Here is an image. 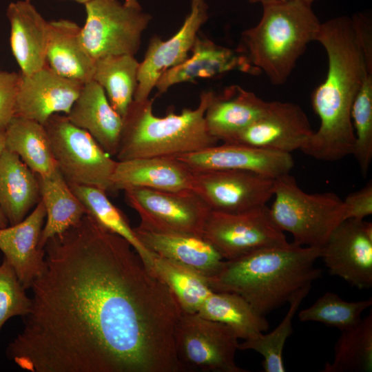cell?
I'll return each mask as SVG.
<instances>
[{
    "label": "cell",
    "instance_id": "obj_36",
    "mask_svg": "<svg viewBox=\"0 0 372 372\" xmlns=\"http://www.w3.org/2000/svg\"><path fill=\"white\" fill-rule=\"evenodd\" d=\"M351 118L355 134V156L364 176L372 160V68H369L354 99Z\"/></svg>",
    "mask_w": 372,
    "mask_h": 372
},
{
    "label": "cell",
    "instance_id": "obj_28",
    "mask_svg": "<svg viewBox=\"0 0 372 372\" xmlns=\"http://www.w3.org/2000/svg\"><path fill=\"white\" fill-rule=\"evenodd\" d=\"M6 149L37 175L50 176L58 170L45 126L35 121L14 116L6 128Z\"/></svg>",
    "mask_w": 372,
    "mask_h": 372
},
{
    "label": "cell",
    "instance_id": "obj_10",
    "mask_svg": "<svg viewBox=\"0 0 372 372\" xmlns=\"http://www.w3.org/2000/svg\"><path fill=\"white\" fill-rule=\"evenodd\" d=\"M202 236L225 260L289 243L272 219L267 205L234 214L210 210Z\"/></svg>",
    "mask_w": 372,
    "mask_h": 372
},
{
    "label": "cell",
    "instance_id": "obj_42",
    "mask_svg": "<svg viewBox=\"0 0 372 372\" xmlns=\"http://www.w3.org/2000/svg\"><path fill=\"white\" fill-rule=\"evenodd\" d=\"M9 225L8 221L0 208V228H3Z\"/></svg>",
    "mask_w": 372,
    "mask_h": 372
},
{
    "label": "cell",
    "instance_id": "obj_29",
    "mask_svg": "<svg viewBox=\"0 0 372 372\" xmlns=\"http://www.w3.org/2000/svg\"><path fill=\"white\" fill-rule=\"evenodd\" d=\"M231 327L239 339L247 340L265 332L269 322L240 295L229 291H213L197 313Z\"/></svg>",
    "mask_w": 372,
    "mask_h": 372
},
{
    "label": "cell",
    "instance_id": "obj_38",
    "mask_svg": "<svg viewBox=\"0 0 372 372\" xmlns=\"http://www.w3.org/2000/svg\"><path fill=\"white\" fill-rule=\"evenodd\" d=\"M21 73L0 71V127L6 129L14 116Z\"/></svg>",
    "mask_w": 372,
    "mask_h": 372
},
{
    "label": "cell",
    "instance_id": "obj_44",
    "mask_svg": "<svg viewBox=\"0 0 372 372\" xmlns=\"http://www.w3.org/2000/svg\"><path fill=\"white\" fill-rule=\"evenodd\" d=\"M128 1H130V2H136V1H138V0H127Z\"/></svg>",
    "mask_w": 372,
    "mask_h": 372
},
{
    "label": "cell",
    "instance_id": "obj_40",
    "mask_svg": "<svg viewBox=\"0 0 372 372\" xmlns=\"http://www.w3.org/2000/svg\"><path fill=\"white\" fill-rule=\"evenodd\" d=\"M248 3L256 4V3H260L262 6L267 5V4H271V3H282V2H288V1H304L309 3L312 4L313 2L318 0H246Z\"/></svg>",
    "mask_w": 372,
    "mask_h": 372
},
{
    "label": "cell",
    "instance_id": "obj_32",
    "mask_svg": "<svg viewBox=\"0 0 372 372\" xmlns=\"http://www.w3.org/2000/svg\"><path fill=\"white\" fill-rule=\"evenodd\" d=\"M331 362L322 372L372 371V312L355 325L340 331Z\"/></svg>",
    "mask_w": 372,
    "mask_h": 372
},
{
    "label": "cell",
    "instance_id": "obj_30",
    "mask_svg": "<svg viewBox=\"0 0 372 372\" xmlns=\"http://www.w3.org/2000/svg\"><path fill=\"white\" fill-rule=\"evenodd\" d=\"M140 63L130 54L95 60L93 79L104 90L114 110L123 118L134 101Z\"/></svg>",
    "mask_w": 372,
    "mask_h": 372
},
{
    "label": "cell",
    "instance_id": "obj_26",
    "mask_svg": "<svg viewBox=\"0 0 372 372\" xmlns=\"http://www.w3.org/2000/svg\"><path fill=\"white\" fill-rule=\"evenodd\" d=\"M40 200L37 174L5 149L0 155V208L9 225L23 220Z\"/></svg>",
    "mask_w": 372,
    "mask_h": 372
},
{
    "label": "cell",
    "instance_id": "obj_35",
    "mask_svg": "<svg viewBox=\"0 0 372 372\" xmlns=\"http://www.w3.org/2000/svg\"><path fill=\"white\" fill-rule=\"evenodd\" d=\"M372 305V298L346 301L338 294L328 291L310 307L298 313L301 322H318L340 331L358 323L362 313Z\"/></svg>",
    "mask_w": 372,
    "mask_h": 372
},
{
    "label": "cell",
    "instance_id": "obj_14",
    "mask_svg": "<svg viewBox=\"0 0 372 372\" xmlns=\"http://www.w3.org/2000/svg\"><path fill=\"white\" fill-rule=\"evenodd\" d=\"M208 17L205 0H191L190 11L175 34L164 41L158 36L150 39L144 59L139 64L134 101L149 99L163 73L189 58L188 53Z\"/></svg>",
    "mask_w": 372,
    "mask_h": 372
},
{
    "label": "cell",
    "instance_id": "obj_31",
    "mask_svg": "<svg viewBox=\"0 0 372 372\" xmlns=\"http://www.w3.org/2000/svg\"><path fill=\"white\" fill-rule=\"evenodd\" d=\"M68 185L85 207L87 214L107 231L127 240L147 267L153 271L154 254L141 242L126 216L110 201L107 194L95 187L72 183Z\"/></svg>",
    "mask_w": 372,
    "mask_h": 372
},
{
    "label": "cell",
    "instance_id": "obj_23",
    "mask_svg": "<svg viewBox=\"0 0 372 372\" xmlns=\"http://www.w3.org/2000/svg\"><path fill=\"white\" fill-rule=\"evenodd\" d=\"M66 116L72 123L87 132L111 156H116L123 119L96 81L83 84Z\"/></svg>",
    "mask_w": 372,
    "mask_h": 372
},
{
    "label": "cell",
    "instance_id": "obj_41",
    "mask_svg": "<svg viewBox=\"0 0 372 372\" xmlns=\"http://www.w3.org/2000/svg\"><path fill=\"white\" fill-rule=\"evenodd\" d=\"M6 149V129L0 127V155Z\"/></svg>",
    "mask_w": 372,
    "mask_h": 372
},
{
    "label": "cell",
    "instance_id": "obj_16",
    "mask_svg": "<svg viewBox=\"0 0 372 372\" xmlns=\"http://www.w3.org/2000/svg\"><path fill=\"white\" fill-rule=\"evenodd\" d=\"M141 242L152 254L187 268L208 280L215 276L225 259L202 236L163 229L140 222L134 227Z\"/></svg>",
    "mask_w": 372,
    "mask_h": 372
},
{
    "label": "cell",
    "instance_id": "obj_39",
    "mask_svg": "<svg viewBox=\"0 0 372 372\" xmlns=\"http://www.w3.org/2000/svg\"><path fill=\"white\" fill-rule=\"evenodd\" d=\"M344 200L347 218L364 220L372 214V183L369 182L358 191L349 194Z\"/></svg>",
    "mask_w": 372,
    "mask_h": 372
},
{
    "label": "cell",
    "instance_id": "obj_34",
    "mask_svg": "<svg viewBox=\"0 0 372 372\" xmlns=\"http://www.w3.org/2000/svg\"><path fill=\"white\" fill-rule=\"evenodd\" d=\"M311 285L298 290L289 299V309L280 324L268 333L245 340L239 343V350H253L263 357L262 365L265 372H285L283 349L287 338L293 332V317L302 300L309 293Z\"/></svg>",
    "mask_w": 372,
    "mask_h": 372
},
{
    "label": "cell",
    "instance_id": "obj_8",
    "mask_svg": "<svg viewBox=\"0 0 372 372\" xmlns=\"http://www.w3.org/2000/svg\"><path fill=\"white\" fill-rule=\"evenodd\" d=\"M84 6L86 19L81 38L94 59L137 54L143 33L152 20L138 2L90 0Z\"/></svg>",
    "mask_w": 372,
    "mask_h": 372
},
{
    "label": "cell",
    "instance_id": "obj_13",
    "mask_svg": "<svg viewBox=\"0 0 372 372\" xmlns=\"http://www.w3.org/2000/svg\"><path fill=\"white\" fill-rule=\"evenodd\" d=\"M330 275L359 289L372 287V224L347 218L332 231L321 247Z\"/></svg>",
    "mask_w": 372,
    "mask_h": 372
},
{
    "label": "cell",
    "instance_id": "obj_4",
    "mask_svg": "<svg viewBox=\"0 0 372 372\" xmlns=\"http://www.w3.org/2000/svg\"><path fill=\"white\" fill-rule=\"evenodd\" d=\"M214 92L203 91L198 106L180 113L156 116L154 100L133 101L123 119L116 157L117 161L137 158L174 156L198 152L218 144L207 130L206 110Z\"/></svg>",
    "mask_w": 372,
    "mask_h": 372
},
{
    "label": "cell",
    "instance_id": "obj_24",
    "mask_svg": "<svg viewBox=\"0 0 372 372\" xmlns=\"http://www.w3.org/2000/svg\"><path fill=\"white\" fill-rule=\"evenodd\" d=\"M269 101L237 85L214 92L205 114L209 134L223 143L229 142L236 134L258 120L265 112Z\"/></svg>",
    "mask_w": 372,
    "mask_h": 372
},
{
    "label": "cell",
    "instance_id": "obj_6",
    "mask_svg": "<svg viewBox=\"0 0 372 372\" xmlns=\"http://www.w3.org/2000/svg\"><path fill=\"white\" fill-rule=\"evenodd\" d=\"M273 196L272 219L300 246L321 248L334 229L347 219L344 200L335 193H306L289 174L275 178Z\"/></svg>",
    "mask_w": 372,
    "mask_h": 372
},
{
    "label": "cell",
    "instance_id": "obj_22",
    "mask_svg": "<svg viewBox=\"0 0 372 372\" xmlns=\"http://www.w3.org/2000/svg\"><path fill=\"white\" fill-rule=\"evenodd\" d=\"M6 16L10 26V48L20 73L30 75L42 69L47 65L49 21L26 0L11 2Z\"/></svg>",
    "mask_w": 372,
    "mask_h": 372
},
{
    "label": "cell",
    "instance_id": "obj_18",
    "mask_svg": "<svg viewBox=\"0 0 372 372\" xmlns=\"http://www.w3.org/2000/svg\"><path fill=\"white\" fill-rule=\"evenodd\" d=\"M83 85L60 76L48 65L30 75L21 74L14 116L44 125L52 115L69 113Z\"/></svg>",
    "mask_w": 372,
    "mask_h": 372
},
{
    "label": "cell",
    "instance_id": "obj_3",
    "mask_svg": "<svg viewBox=\"0 0 372 372\" xmlns=\"http://www.w3.org/2000/svg\"><path fill=\"white\" fill-rule=\"evenodd\" d=\"M320 255L321 248L293 242L260 249L225 260L209 282L214 291L236 293L265 316L320 277L321 271L315 266Z\"/></svg>",
    "mask_w": 372,
    "mask_h": 372
},
{
    "label": "cell",
    "instance_id": "obj_5",
    "mask_svg": "<svg viewBox=\"0 0 372 372\" xmlns=\"http://www.w3.org/2000/svg\"><path fill=\"white\" fill-rule=\"evenodd\" d=\"M262 6L260 20L242 32L239 48L272 85H281L291 76L307 45L316 41L321 22L312 4L307 2Z\"/></svg>",
    "mask_w": 372,
    "mask_h": 372
},
{
    "label": "cell",
    "instance_id": "obj_33",
    "mask_svg": "<svg viewBox=\"0 0 372 372\" xmlns=\"http://www.w3.org/2000/svg\"><path fill=\"white\" fill-rule=\"evenodd\" d=\"M152 269L173 293L183 312L198 313L214 291L205 277L154 254Z\"/></svg>",
    "mask_w": 372,
    "mask_h": 372
},
{
    "label": "cell",
    "instance_id": "obj_17",
    "mask_svg": "<svg viewBox=\"0 0 372 372\" xmlns=\"http://www.w3.org/2000/svg\"><path fill=\"white\" fill-rule=\"evenodd\" d=\"M176 157L193 172L245 170L273 178L289 174L294 165L291 154L231 143Z\"/></svg>",
    "mask_w": 372,
    "mask_h": 372
},
{
    "label": "cell",
    "instance_id": "obj_11",
    "mask_svg": "<svg viewBox=\"0 0 372 372\" xmlns=\"http://www.w3.org/2000/svg\"><path fill=\"white\" fill-rule=\"evenodd\" d=\"M127 204L151 226L202 236L210 209L192 189L163 191L134 187L123 191Z\"/></svg>",
    "mask_w": 372,
    "mask_h": 372
},
{
    "label": "cell",
    "instance_id": "obj_20",
    "mask_svg": "<svg viewBox=\"0 0 372 372\" xmlns=\"http://www.w3.org/2000/svg\"><path fill=\"white\" fill-rule=\"evenodd\" d=\"M45 216L40 200L23 220L0 228V250L25 289L45 269V250L40 242Z\"/></svg>",
    "mask_w": 372,
    "mask_h": 372
},
{
    "label": "cell",
    "instance_id": "obj_43",
    "mask_svg": "<svg viewBox=\"0 0 372 372\" xmlns=\"http://www.w3.org/2000/svg\"><path fill=\"white\" fill-rule=\"evenodd\" d=\"M26 1H32V0H26ZM70 1H75L78 3H81V4L85 5L87 2H88L90 0H70Z\"/></svg>",
    "mask_w": 372,
    "mask_h": 372
},
{
    "label": "cell",
    "instance_id": "obj_37",
    "mask_svg": "<svg viewBox=\"0 0 372 372\" xmlns=\"http://www.w3.org/2000/svg\"><path fill=\"white\" fill-rule=\"evenodd\" d=\"M31 298L6 259L0 265V330L10 318L26 316L30 311Z\"/></svg>",
    "mask_w": 372,
    "mask_h": 372
},
{
    "label": "cell",
    "instance_id": "obj_12",
    "mask_svg": "<svg viewBox=\"0 0 372 372\" xmlns=\"http://www.w3.org/2000/svg\"><path fill=\"white\" fill-rule=\"evenodd\" d=\"M275 178L245 170L194 172V190L211 211L240 213L267 205Z\"/></svg>",
    "mask_w": 372,
    "mask_h": 372
},
{
    "label": "cell",
    "instance_id": "obj_15",
    "mask_svg": "<svg viewBox=\"0 0 372 372\" xmlns=\"http://www.w3.org/2000/svg\"><path fill=\"white\" fill-rule=\"evenodd\" d=\"M313 132L300 105L269 101L264 114L228 143L291 154L300 150Z\"/></svg>",
    "mask_w": 372,
    "mask_h": 372
},
{
    "label": "cell",
    "instance_id": "obj_2",
    "mask_svg": "<svg viewBox=\"0 0 372 372\" xmlns=\"http://www.w3.org/2000/svg\"><path fill=\"white\" fill-rule=\"evenodd\" d=\"M358 12L321 23L316 41L324 49L328 69L324 81L311 94L320 126L300 149L324 161L353 154L355 134L351 110L366 71L372 68V25Z\"/></svg>",
    "mask_w": 372,
    "mask_h": 372
},
{
    "label": "cell",
    "instance_id": "obj_7",
    "mask_svg": "<svg viewBox=\"0 0 372 372\" xmlns=\"http://www.w3.org/2000/svg\"><path fill=\"white\" fill-rule=\"evenodd\" d=\"M56 166L68 183L95 187L114 192V160L85 130L65 114H55L44 124Z\"/></svg>",
    "mask_w": 372,
    "mask_h": 372
},
{
    "label": "cell",
    "instance_id": "obj_21",
    "mask_svg": "<svg viewBox=\"0 0 372 372\" xmlns=\"http://www.w3.org/2000/svg\"><path fill=\"white\" fill-rule=\"evenodd\" d=\"M194 172L174 156L117 161L112 177L113 191L143 187L163 191L192 189Z\"/></svg>",
    "mask_w": 372,
    "mask_h": 372
},
{
    "label": "cell",
    "instance_id": "obj_25",
    "mask_svg": "<svg viewBox=\"0 0 372 372\" xmlns=\"http://www.w3.org/2000/svg\"><path fill=\"white\" fill-rule=\"evenodd\" d=\"M46 63L65 78L83 84L93 79L95 59L84 46L81 27L69 19L49 21Z\"/></svg>",
    "mask_w": 372,
    "mask_h": 372
},
{
    "label": "cell",
    "instance_id": "obj_19",
    "mask_svg": "<svg viewBox=\"0 0 372 372\" xmlns=\"http://www.w3.org/2000/svg\"><path fill=\"white\" fill-rule=\"evenodd\" d=\"M191 52L190 57L160 76L155 86L159 94L178 83L214 78L231 71L254 75L260 73L240 48L222 46L206 37L198 35Z\"/></svg>",
    "mask_w": 372,
    "mask_h": 372
},
{
    "label": "cell",
    "instance_id": "obj_1",
    "mask_svg": "<svg viewBox=\"0 0 372 372\" xmlns=\"http://www.w3.org/2000/svg\"><path fill=\"white\" fill-rule=\"evenodd\" d=\"M44 250L8 359L31 372H182L175 331L183 311L127 240L86 214Z\"/></svg>",
    "mask_w": 372,
    "mask_h": 372
},
{
    "label": "cell",
    "instance_id": "obj_9",
    "mask_svg": "<svg viewBox=\"0 0 372 372\" xmlns=\"http://www.w3.org/2000/svg\"><path fill=\"white\" fill-rule=\"evenodd\" d=\"M239 338L229 326L197 313L183 312L175 331V347L183 371L247 372L235 361Z\"/></svg>",
    "mask_w": 372,
    "mask_h": 372
},
{
    "label": "cell",
    "instance_id": "obj_27",
    "mask_svg": "<svg viewBox=\"0 0 372 372\" xmlns=\"http://www.w3.org/2000/svg\"><path fill=\"white\" fill-rule=\"evenodd\" d=\"M37 176L46 212L40 242L44 248L50 238L77 225L87 211L59 169L50 176Z\"/></svg>",
    "mask_w": 372,
    "mask_h": 372
}]
</instances>
